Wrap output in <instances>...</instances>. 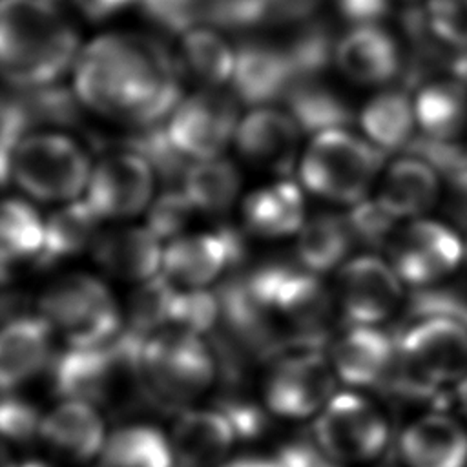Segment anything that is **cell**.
Here are the masks:
<instances>
[{
  "label": "cell",
  "instance_id": "1",
  "mask_svg": "<svg viewBox=\"0 0 467 467\" xmlns=\"http://www.w3.org/2000/svg\"><path fill=\"white\" fill-rule=\"evenodd\" d=\"M184 66L155 36L108 33L91 40L75 62V93L84 108L146 128L162 124L179 106Z\"/></svg>",
  "mask_w": 467,
  "mask_h": 467
},
{
  "label": "cell",
  "instance_id": "2",
  "mask_svg": "<svg viewBox=\"0 0 467 467\" xmlns=\"http://www.w3.org/2000/svg\"><path fill=\"white\" fill-rule=\"evenodd\" d=\"M78 35L47 0H2L0 62L13 89L55 84L77 62Z\"/></svg>",
  "mask_w": 467,
  "mask_h": 467
},
{
  "label": "cell",
  "instance_id": "3",
  "mask_svg": "<svg viewBox=\"0 0 467 467\" xmlns=\"http://www.w3.org/2000/svg\"><path fill=\"white\" fill-rule=\"evenodd\" d=\"M398 361L385 387L409 398H431L467 376V323L427 317L398 328Z\"/></svg>",
  "mask_w": 467,
  "mask_h": 467
},
{
  "label": "cell",
  "instance_id": "4",
  "mask_svg": "<svg viewBox=\"0 0 467 467\" xmlns=\"http://www.w3.org/2000/svg\"><path fill=\"white\" fill-rule=\"evenodd\" d=\"M385 151L347 128L314 135L299 161V177L312 193L356 204L376 181Z\"/></svg>",
  "mask_w": 467,
  "mask_h": 467
},
{
  "label": "cell",
  "instance_id": "5",
  "mask_svg": "<svg viewBox=\"0 0 467 467\" xmlns=\"http://www.w3.org/2000/svg\"><path fill=\"white\" fill-rule=\"evenodd\" d=\"M38 314L67 347H97L122 332L119 306L108 286L89 274H66L38 297Z\"/></svg>",
  "mask_w": 467,
  "mask_h": 467
},
{
  "label": "cell",
  "instance_id": "6",
  "mask_svg": "<svg viewBox=\"0 0 467 467\" xmlns=\"http://www.w3.org/2000/svg\"><path fill=\"white\" fill-rule=\"evenodd\" d=\"M140 370L153 400L175 405L199 398L213 383L219 367L202 336L162 328L146 337Z\"/></svg>",
  "mask_w": 467,
  "mask_h": 467
},
{
  "label": "cell",
  "instance_id": "7",
  "mask_svg": "<svg viewBox=\"0 0 467 467\" xmlns=\"http://www.w3.org/2000/svg\"><path fill=\"white\" fill-rule=\"evenodd\" d=\"M9 175L31 197L75 201L88 188L91 168L77 140L58 131H31L16 146Z\"/></svg>",
  "mask_w": 467,
  "mask_h": 467
},
{
  "label": "cell",
  "instance_id": "8",
  "mask_svg": "<svg viewBox=\"0 0 467 467\" xmlns=\"http://www.w3.org/2000/svg\"><path fill=\"white\" fill-rule=\"evenodd\" d=\"M321 347L296 341L274 358L265 389L266 405L274 414L299 420L319 412L328 403L336 372Z\"/></svg>",
  "mask_w": 467,
  "mask_h": 467
},
{
  "label": "cell",
  "instance_id": "9",
  "mask_svg": "<svg viewBox=\"0 0 467 467\" xmlns=\"http://www.w3.org/2000/svg\"><path fill=\"white\" fill-rule=\"evenodd\" d=\"M389 434V421L376 403L356 392H341L319 410L312 438L336 462L361 463L385 451Z\"/></svg>",
  "mask_w": 467,
  "mask_h": 467
},
{
  "label": "cell",
  "instance_id": "10",
  "mask_svg": "<svg viewBox=\"0 0 467 467\" xmlns=\"http://www.w3.org/2000/svg\"><path fill=\"white\" fill-rule=\"evenodd\" d=\"M389 263L412 288L438 285L465 259V241L443 223L412 219L400 226L389 246Z\"/></svg>",
  "mask_w": 467,
  "mask_h": 467
},
{
  "label": "cell",
  "instance_id": "11",
  "mask_svg": "<svg viewBox=\"0 0 467 467\" xmlns=\"http://www.w3.org/2000/svg\"><path fill=\"white\" fill-rule=\"evenodd\" d=\"M237 126V97L217 88H206L182 99L166 120L171 142L193 161L219 157L235 139Z\"/></svg>",
  "mask_w": 467,
  "mask_h": 467
},
{
  "label": "cell",
  "instance_id": "12",
  "mask_svg": "<svg viewBox=\"0 0 467 467\" xmlns=\"http://www.w3.org/2000/svg\"><path fill=\"white\" fill-rule=\"evenodd\" d=\"M336 299L347 325H379L405 301L403 281L389 261L359 255L339 268Z\"/></svg>",
  "mask_w": 467,
  "mask_h": 467
},
{
  "label": "cell",
  "instance_id": "13",
  "mask_svg": "<svg viewBox=\"0 0 467 467\" xmlns=\"http://www.w3.org/2000/svg\"><path fill=\"white\" fill-rule=\"evenodd\" d=\"M246 255L244 235L234 226L208 234L181 235L164 248L161 272L184 288H204L224 270H234Z\"/></svg>",
  "mask_w": 467,
  "mask_h": 467
},
{
  "label": "cell",
  "instance_id": "14",
  "mask_svg": "<svg viewBox=\"0 0 467 467\" xmlns=\"http://www.w3.org/2000/svg\"><path fill=\"white\" fill-rule=\"evenodd\" d=\"M155 171L131 151H111L91 170L86 201L102 219H128L150 206Z\"/></svg>",
  "mask_w": 467,
  "mask_h": 467
},
{
  "label": "cell",
  "instance_id": "15",
  "mask_svg": "<svg viewBox=\"0 0 467 467\" xmlns=\"http://www.w3.org/2000/svg\"><path fill=\"white\" fill-rule=\"evenodd\" d=\"M398 337L378 325H348L334 341L330 363L350 387H385L396 368Z\"/></svg>",
  "mask_w": 467,
  "mask_h": 467
},
{
  "label": "cell",
  "instance_id": "16",
  "mask_svg": "<svg viewBox=\"0 0 467 467\" xmlns=\"http://www.w3.org/2000/svg\"><path fill=\"white\" fill-rule=\"evenodd\" d=\"M297 80L283 46L248 38L235 49L232 91L237 100L254 108L285 100Z\"/></svg>",
  "mask_w": 467,
  "mask_h": 467
},
{
  "label": "cell",
  "instance_id": "17",
  "mask_svg": "<svg viewBox=\"0 0 467 467\" xmlns=\"http://www.w3.org/2000/svg\"><path fill=\"white\" fill-rule=\"evenodd\" d=\"M299 135L301 130L288 111L259 106L239 120L235 144L248 162L288 175L296 161Z\"/></svg>",
  "mask_w": 467,
  "mask_h": 467
},
{
  "label": "cell",
  "instance_id": "18",
  "mask_svg": "<svg viewBox=\"0 0 467 467\" xmlns=\"http://www.w3.org/2000/svg\"><path fill=\"white\" fill-rule=\"evenodd\" d=\"M405 55L381 24L354 26L339 38L336 64L341 73L358 84H387L401 75Z\"/></svg>",
  "mask_w": 467,
  "mask_h": 467
},
{
  "label": "cell",
  "instance_id": "19",
  "mask_svg": "<svg viewBox=\"0 0 467 467\" xmlns=\"http://www.w3.org/2000/svg\"><path fill=\"white\" fill-rule=\"evenodd\" d=\"M235 438L232 421L219 407L186 410L171 429L173 463L175 467H217Z\"/></svg>",
  "mask_w": 467,
  "mask_h": 467
},
{
  "label": "cell",
  "instance_id": "20",
  "mask_svg": "<svg viewBox=\"0 0 467 467\" xmlns=\"http://www.w3.org/2000/svg\"><path fill=\"white\" fill-rule=\"evenodd\" d=\"M400 452L407 467H467V429L449 414H423L401 432Z\"/></svg>",
  "mask_w": 467,
  "mask_h": 467
},
{
  "label": "cell",
  "instance_id": "21",
  "mask_svg": "<svg viewBox=\"0 0 467 467\" xmlns=\"http://www.w3.org/2000/svg\"><path fill=\"white\" fill-rule=\"evenodd\" d=\"M91 254L106 274L140 283L159 274L164 250L148 226H117L99 232Z\"/></svg>",
  "mask_w": 467,
  "mask_h": 467
},
{
  "label": "cell",
  "instance_id": "22",
  "mask_svg": "<svg viewBox=\"0 0 467 467\" xmlns=\"http://www.w3.org/2000/svg\"><path fill=\"white\" fill-rule=\"evenodd\" d=\"M42 440L69 462H88L102 452L106 443L104 421L95 405L66 400L42 416Z\"/></svg>",
  "mask_w": 467,
  "mask_h": 467
},
{
  "label": "cell",
  "instance_id": "23",
  "mask_svg": "<svg viewBox=\"0 0 467 467\" xmlns=\"http://www.w3.org/2000/svg\"><path fill=\"white\" fill-rule=\"evenodd\" d=\"M51 325L40 314L5 321L0 339V383L4 390L18 387L44 368L51 354Z\"/></svg>",
  "mask_w": 467,
  "mask_h": 467
},
{
  "label": "cell",
  "instance_id": "24",
  "mask_svg": "<svg viewBox=\"0 0 467 467\" xmlns=\"http://www.w3.org/2000/svg\"><path fill=\"white\" fill-rule=\"evenodd\" d=\"M440 173L423 159L407 153L385 171L378 199L398 219H418L440 197Z\"/></svg>",
  "mask_w": 467,
  "mask_h": 467
},
{
  "label": "cell",
  "instance_id": "25",
  "mask_svg": "<svg viewBox=\"0 0 467 467\" xmlns=\"http://www.w3.org/2000/svg\"><path fill=\"white\" fill-rule=\"evenodd\" d=\"M241 215L244 228L257 237L275 239L299 232L305 224L301 190L292 181L272 182L244 197Z\"/></svg>",
  "mask_w": 467,
  "mask_h": 467
},
{
  "label": "cell",
  "instance_id": "26",
  "mask_svg": "<svg viewBox=\"0 0 467 467\" xmlns=\"http://www.w3.org/2000/svg\"><path fill=\"white\" fill-rule=\"evenodd\" d=\"M418 133L458 140L467 130V84L440 77L421 84L414 97Z\"/></svg>",
  "mask_w": 467,
  "mask_h": 467
},
{
  "label": "cell",
  "instance_id": "27",
  "mask_svg": "<svg viewBox=\"0 0 467 467\" xmlns=\"http://www.w3.org/2000/svg\"><path fill=\"white\" fill-rule=\"evenodd\" d=\"M359 124L367 139L385 153L405 151L418 135L410 89L400 86L372 97L359 113Z\"/></svg>",
  "mask_w": 467,
  "mask_h": 467
},
{
  "label": "cell",
  "instance_id": "28",
  "mask_svg": "<svg viewBox=\"0 0 467 467\" xmlns=\"http://www.w3.org/2000/svg\"><path fill=\"white\" fill-rule=\"evenodd\" d=\"M102 217L84 201H69L46 221V239L35 263L47 268L62 259L80 254L99 235Z\"/></svg>",
  "mask_w": 467,
  "mask_h": 467
},
{
  "label": "cell",
  "instance_id": "29",
  "mask_svg": "<svg viewBox=\"0 0 467 467\" xmlns=\"http://www.w3.org/2000/svg\"><path fill=\"white\" fill-rule=\"evenodd\" d=\"M283 102L301 133L343 130L354 119L350 104L319 78L296 80Z\"/></svg>",
  "mask_w": 467,
  "mask_h": 467
},
{
  "label": "cell",
  "instance_id": "30",
  "mask_svg": "<svg viewBox=\"0 0 467 467\" xmlns=\"http://www.w3.org/2000/svg\"><path fill=\"white\" fill-rule=\"evenodd\" d=\"M356 244L347 215L317 213L297 232V259L306 270L325 274L343 266L345 257Z\"/></svg>",
  "mask_w": 467,
  "mask_h": 467
},
{
  "label": "cell",
  "instance_id": "31",
  "mask_svg": "<svg viewBox=\"0 0 467 467\" xmlns=\"http://www.w3.org/2000/svg\"><path fill=\"white\" fill-rule=\"evenodd\" d=\"M181 188L197 212L223 215L234 206L239 195L241 175L226 159L195 161L186 170Z\"/></svg>",
  "mask_w": 467,
  "mask_h": 467
},
{
  "label": "cell",
  "instance_id": "32",
  "mask_svg": "<svg viewBox=\"0 0 467 467\" xmlns=\"http://www.w3.org/2000/svg\"><path fill=\"white\" fill-rule=\"evenodd\" d=\"M100 467H173L170 440L150 425L119 429L102 447Z\"/></svg>",
  "mask_w": 467,
  "mask_h": 467
},
{
  "label": "cell",
  "instance_id": "33",
  "mask_svg": "<svg viewBox=\"0 0 467 467\" xmlns=\"http://www.w3.org/2000/svg\"><path fill=\"white\" fill-rule=\"evenodd\" d=\"M181 62L195 80L217 88L232 80L235 51L217 29L197 26L181 38Z\"/></svg>",
  "mask_w": 467,
  "mask_h": 467
},
{
  "label": "cell",
  "instance_id": "34",
  "mask_svg": "<svg viewBox=\"0 0 467 467\" xmlns=\"http://www.w3.org/2000/svg\"><path fill=\"white\" fill-rule=\"evenodd\" d=\"M46 239V221L24 199L9 197L2 206L0 255L4 268L9 263L36 259Z\"/></svg>",
  "mask_w": 467,
  "mask_h": 467
},
{
  "label": "cell",
  "instance_id": "35",
  "mask_svg": "<svg viewBox=\"0 0 467 467\" xmlns=\"http://www.w3.org/2000/svg\"><path fill=\"white\" fill-rule=\"evenodd\" d=\"M337 38L325 20L306 18L296 24L294 33L285 42L294 73L299 78H319V75L336 62Z\"/></svg>",
  "mask_w": 467,
  "mask_h": 467
},
{
  "label": "cell",
  "instance_id": "36",
  "mask_svg": "<svg viewBox=\"0 0 467 467\" xmlns=\"http://www.w3.org/2000/svg\"><path fill=\"white\" fill-rule=\"evenodd\" d=\"M177 290V285L162 272L140 281L128 301L126 328L142 337H150L151 334L168 328L171 303Z\"/></svg>",
  "mask_w": 467,
  "mask_h": 467
},
{
  "label": "cell",
  "instance_id": "37",
  "mask_svg": "<svg viewBox=\"0 0 467 467\" xmlns=\"http://www.w3.org/2000/svg\"><path fill=\"white\" fill-rule=\"evenodd\" d=\"M31 130L35 126L75 128L82 122V102L75 89L60 84H47L31 89H15Z\"/></svg>",
  "mask_w": 467,
  "mask_h": 467
},
{
  "label": "cell",
  "instance_id": "38",
  "mask_svg": "<svg viewBox=\"0 0 467 467\" xmlns=\"http://www.w3.org/2000/svg\"><path fill=\"white\" fill-rule=\"evenodd\" d=\"M135 130V133L126 137L124 150L142 155L168 188H175V182H182L192 162H188L190 159L171 142L166 122Z\"/></svg>",
  "mask_w": 467,
  "mask_h": 467
},
{
  "label": "cell",
  "instance_id": "39",
  "mask_svg": "<svg viewBox=\"0 0 467 467\" xmlns=\"http://www.w3.org/2000/svg\"><path fill=\"white\" fill-rule=\"evenodd\" d=\"M454 317L467 323V294L451 285H429L412 288L403 301V323L400 328L427 317Z\"/></svg>",
  "mask_w": 467,
  "mask_h": 467
},
{
  "label": "cell",
  "instance_id": "40",
  "mask_svg": "<svg viewBox=\"0 0 467 467\" xmlns=\"http://www.w3.org/2000/svg\"><path fill=\"white\" fill-rule=\"evenodd\" d=\"M219 319L221 306L215 292H208L204 288H186L177 290L173 297L168 328L204 336L217 328Z\"/></svg>",
  "mask_w": 467,
  "mask_h": 467
},
{
  "label": "cell",
  "instance_id": "41",
  "mask_svg": "<svg viewBox=\"0 0 467 467\" xmlns=\"http://www.w3.org/2000/svg\"><path fill=\"white\" fill-rule=\"evenodd\" d=\"M345 215L350 224L354 241L374 250H387L392 235L400 228V219L390 210H387L378 197L356 202Z\"/></svg>",
  "mask_w": 467,
  "mask_h": 467
},
{
  "label": "cell",
  "instance_id": "42",
  "mask_svg": "<svg viewBox=\"0 0 467 467\" xmlns=\"http://www.w3.org/2000/svg\"><path fill=\"white\" fill-rule=\"evenodd\" d=\"M270 0H206L204 26L241 33L270 22Z\"/></svg>",
  "mask_w": 467,
  "mask_h": 467
},
{
  "label": "cell",
  "instance_id": "43",
  "mask_svg": "<svg viewBox=\"0 0 467 467\" xmlns=\"http://www.w3.org/2000/svg\"><path fill=\"white\" fill-rule=\"evenodd\" d=\"M195 206L182 188H166L150 206L146 226L161 241H173L184 235V228L195 213Z\"/></svg>",
  "mask_w": 467,
  "mask_h": 467
},
{
  "label": "cell",
  "instance_id": "44",
  "mask_svg": "<svg viewBox=\"0 0 467 467\" xmlns=\"http://www.w3.org/2000/svg\"><path fill=\"white\" fill-rule=\"evenodd\" d=\"M206 0H137L140 13L168 35H184L186 31L204 26Z\"/></svg>",
  "mask_w": 467,
  "mask_h": 467
},
{
  "label": "cell",
  "instance_id": "45",
  "mask_svg": "<svg viewBox=\"0 0 467 467\" xmlns=\"http://www.w3.org/2000/svg\"><path fill=\"white\" fill-rule=\"evenodd\" d=\"M423 9L436 38L467 51V0H425Z\"/></svg>",
  "mask_w": 467,
  "mask_h": 467
},
{
  "label": "cell",
  "instance_id": "46",
  "mask_svg": "<svg viewBox=\"0 0 467 467\" xmlns=\"http://www.w3.org/2000/svg\"><path fill=\"white\" fill-rule=\"evenodd\" d=\"M0 420L4 436L13 441H29L36 434L40 436L42 418L38 416L35 407L24 400H18L15 396L5 398L0 410Z\"/></svg>",
  "mask_w": 467,
  "mask_h": 467
},
{
  "label": "cell",
  "instance_id": "47",
  "mask_svg": "<svg viewBox=\"0 0 467 467\" xmlns=\"http://www.w3.org/2000/svg\"><path fill=\"white\" fill-rule=\"evenodd\" d=\"M275 462L279 467H339V462L328 456L314 438L283 445Z\"/></svg>",
  "mask_w": 467,
  "mask_h": 467
},
{
  "label": "cell",
  "instance_id": "48",
  "mask_svg": "<svg viewBox=\"0 0 467 467\" xmlns=\"http://www.w3.org/2000/svg\"><path fill=\"white\" fill-rule=\"evenodd\" d=\"M337 15L354 26L381 24L390 13V0H332Z\"/></svg>",
  "mask_w": 467,
  "mask_h": 467
},
{
  "label": "cell",
  "instance_id": "49",
  "mask_svg": "<svg viewBox=\"0 0 467 467\" xmlns=\"http://www.w3.org/2000/svg\"><path fill=\"white\" fill-rule=\"evenodd\" d=\"M78 13L91 20V22H102L108 20L122 11H126L131 5H137V0H71Z\"/></svg>",
  "mask_w": 467,
  "mask_h": 467
},
{
  "label": "cell",
  "instance_id": "50",
  "mask_svg": "<svg viewBox=\"0 0 467 467\" xmlns=\"http://www.w3.org/2000/svg\"><path fill=\"white\" fill-rule=\"evenodd\" d=\"M449 213L458 226L467 230V168L447 181Z\"/></svg>",
  "mask_w": 467,
  "mask_h": 467
},
{
  "label": "cell",
  "instance_id": "51",
  "mask_svg": "<svg viewBox=\"0 0 467 467\" xmlns=\"http://www.w3.org/2000/svg\"><path fill=\"white\" fill-rule=\"evenodd\" d=\"M221 467H279L275 460H257V458H244L232 463H224Z\"/></svg>",
  "mask_w": 467,
  "mask_h": 467
},
{
  "label": "cell",
  "instance_id": "52",
  "mask_svg": "<svg viewBox=\"0 0 467 467\" xmlns=\"http://www.w3.org/2000/svg\"><path fill=\"white\" fill-rule=\"evenodd\" d=\"M456 401L462 412L467 416V376L456 385Z\"/></svg>",
  "mask_w": 467,
  "mask_h": 467
},
{
  "label": "cell",
  "instance_id": "53",
  "mask_svg": "<svg viewBox=\"0 0 467 467\" xmlns=\"http://www.w3.org/2000/svg\"><path fill=\"white\" fill-rule=\"evenodd\" d=\"M390 2H392V4L398 2V4H403L405 7H409V5H420L421 0H390Z\"/></svg>",
  "mask_w": 467,
  "mask_h": 467
},
{
  "label": "cell",
  "instance_id": "54",
  "mask_svg": "<svg viewBox=\"0 0 467 467\" xmlns=\"http://www.w3.org/2000/svg\"><path fill=\"white\" fill-rule=\"evenodd\" d=\"M463 261H467V241H465V259Z\"/></svg>",
  "mask_w": 467,
  "mask_h": 467
},
{
  "label": "cell",
  "instance_id": "55",
  "mask_svg": "<svg viewBox=\"0 0 467 467\" xmlns=\"http://www.w3.org/2000/svg\"><path fill=\"white\" fill-rule=\"evenodd\" d=\"M272 4H277V2H285V0H270Z\"/></svg>",
  "mask_w": 467,
  "mask_h": 467
},
{
  "label": "cell",
  "instance_id": "56",
  "mask_svg": "<svg viewBox=\"0 0 467 467\" xmlns=\"http://www.w3.org/2000/svg\"><path fill=\"white\" fill-rule=\"evenodd\" d=\"M47 2H51V4H55V2H58V0H47Z\"/></svg>",
  "mask_w": 467,
  "mask_h": 467
}]
</instances>
